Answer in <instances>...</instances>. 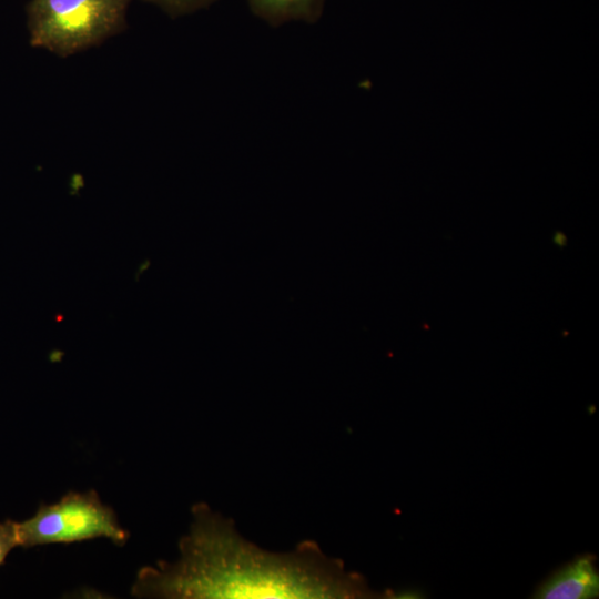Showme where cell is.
Returning a JSON list of instances; mask_svg holds the SVG:
<instances>
[{
	"mask_svg": "<svg viewBox=\"0 0 599 599\" xmlns=\"http://www.w3.org/2000/svg\"><path fill=\"white\" fill-rule=\"evenodd\" d=\"M599 593L595 557L583 555L549 577L535 592L540 599H589Z\"/></svg>",
	"mask_w": 599,
	"mask_h": 599,
	"instance_id": "277c9868",
	"label": "cell"
},
{
	"mask_svg": "<svg viewBox=\"0 0 599 599\" xmlns=\"http://www.w3.org/2000/svg\"><path fill=\"white\" fill-rule=\"evenodd\" d=\"M14 525L18 547L23 548L94 538H108L121 546L129 539L113 509L94 490L68 493L54 504L41 505L32 517Z\"/></svg>",
	"mask_w": 599,
	"mask_h": 599,
	"instance_id": "3957f363",
	"label": "cell"
},
{
	"mask_svg": "<svg viewBox=\"0 0 599 599\" xmlns=\"http://www.w3.org/2000/svg\"><path fill=\"white\" fill-rule=\"evenodd\" d=\"M62 319H63V315H61V314H57V315H55V321H57L58 323H60Z\"/></svg>",
	"mask_w": 599,
	"mask_h": 599,
	"instance_id": "9c48e42d",
	"label": "cell"
},
{
	"mask_svg": "<svg viewBox=\"0 0 599 599\" xmlns=\"http://www.w3.org/2000/svg\"><path fill=\"white\" fill-rule=\"evenodd\" d=\"M325 0H246L252 12L272 26L287 21L315 22Z\"/></svg>",
	"mask_w": 599,
	"mask_h": 599,
	"instance_id": "5b68a950",
	"label": "cell"
},
{
	"mask_svg": "<svg viewBox=\"0 0 599 599\" xmlns=\"http://www.w3.org/2000/svg\"><path fill=\"white\" fill-rule=\"evenodd\" d=\"M160 7L172 18L193 13L200 9L206 8L216 0H144Z\"/></svg>",
	"mask_w": 599,
	"mask_h": 599,
	"instance_id": "8992f818",
	"label": "cell"
},
{
	"mask_svg": "<svg viewBox=\"0 0 599 599\" xmlns=\"http://www.w3.org/2000/svg\"><path fill=\"white\" fill-rule=\"evenodd\" d=\"M131 0H31L27 7L32 47L69 57L121 32Z\"/></svg>",
	"mask_w": 599,
	"mask_h": 599,
	"instance_id": "7a4b0ae2",
	"label": "cell"
},
{
	"mask_svg": "<svg viewBox=\"0 0 599 599\" xmlns=\"http://www.w3.org/2000/svg\"><path fill=\"white\" fill-rule=\"evenodd\" d=\"M180 558L142 568L132 587L139 598H372L365 579L327 557L314 541L275 554L245 540L234 524L205 504L194 505Z\"/></svg>",
	"mask_w": 599,
	"mask_h": 599,
	"instance_id": "6da1fadb",
	"label": "cell"
},
{
	"mask_svg": "<svg viewBox=\"0 0 599 599\" xmlns=\"http://www.w3.org/2000/svg\"><path fill=\"white\" fill-rule=\"evenodd\" d=\"M18 547L16 525L12 520L0 522V566L4 562L8 554Z\"/></svg>",
	"mask_w": 599,
	"mask_h": 599,
	"instance_id": "52a82bcc",
	"label": "cell"
},
{
	"mask_svg": "<svg viewBox=\"0 0 599 599\" xmlns=\"http://www.w3.org/2000/svg\"><path fill=\"white\" fill-rule=\"evenodd\" d=\"M150 266V261L149 260H145L142 264H140V267L136 272V276H135V280L138 281L139 280V275L142 274L145 270H148Z\"/></svg>",
	"mask_w": 599,
	"mask_h": 599,
	"instance_id": "ba28073f",
	"label": "cell"
}]
</instances>
